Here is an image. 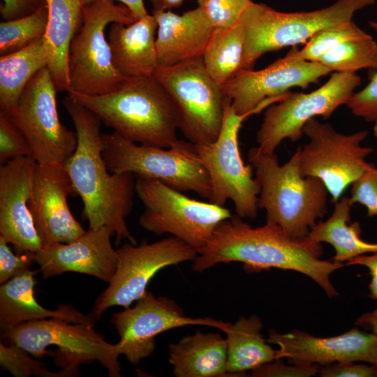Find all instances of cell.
Segmentation results:
<instances>
[{"mask_svg": "<svg viewBox=\"0 0 377 377\" xmlns=\"http://www.w3.org/2000/svg\"><path fill=\"white\" fill-rule=\"evenodd\" d=\"M323 253L322 244L309 236L290 237L269 221L253 227L236 214L217 226L198 251L192 269L202 272L219 263L239 262L250 272L270 268L293 270L313 280L329 297H336L339 294L330 276L345 263L322 260Z\"/></svg>", "mask_w": 377, "mask_h": 377, "instance_id": "1", "label": "cell"}, {"mask_svg": "<svg viewBox=\"0 0 377 377\" xmlns=\"http://www.w3.org/2000/svg\"><path fill=\"white\" fill-rule=\"evenodd\" d=\"M63 104L71 116L77 145L64 166L73 194L83 202V217L89 228L106 226L117 242L127 239L136 244L126 218L133 207L135 177L130 172H111L103 157V134L100 118L69 95Z\"/></svg>", "mask_w": 377, "mask_h": 377, "instance_id": "2", "label": "cell"}, {"mask_svg": "<svg viewBox=\"0 0 377 377\" xmlns=\"http://www.w3.org/2000/svg\"><path fill=\"white\" fill-rule=\"evenodd\" d=\"M68 94L130 141L169 148L178 140L177 108L153 76L126 77L114 91L103 95Z\"/></svg>", "mask_w": 377, "mask_h": 377, "instance_id": "3", "label": "cell"}, {"mask_svg": "<svg viewBox=\"0 0 377 377\" xmlns=\"http://www.w3.org/2000/svg\"><path fill=\"white\" fill-rule=\"evenodd\" d=\"M248 161L260 185L258 205L265 211L266 221L290 237L309 236L326 213L329 193L321 180L301 174L298 149L281 165L275 152L255 147L249 149Z\"/></svg>", "mask_w": 377, "mask_h": 377, "instance_id": "4", "label": "cell"}, {"mask_svg": "<svg viewBox=\"0 0 377 377\" xmlns=\"http://www.w3.org/2000/svg\"><path fill=\"white\" fill-rule=\"evenodd\" d=\"M375 2L337 0L313 11L283 13L251 1L239 20L244 34L242 69H253L256 61L267 52L306 43L320 30L352 20L357 11Z\"/></svg>", "mask_w": 377, "mask_h": 377, "instance_id": "5", "label": "cell"}, {"mask_svg": "<svg viewBox=\"0 0 377 377\" xmlns=\"http://www.w3.org/2000/svg\"><path fill=\"white\" fill-rule=\"evenodd\" d=\"M94 321L70 323L56 318L28 321L1 333L6 344L17 346L33 357H54L69 376L80 364L98 361L110 377H120L118 344L107 342L94 330Z\"/></svg>", "mask_w": 377, "mask_h": 377, "instance_id": "6", "label": "cell"}, {"mask_svg": "<svg viewBox=\"0 0 377 377\" xmlns=\"http://www.w3.org/2000/svg\"><path fill=\"white\" fill-rule=\"evenodd\" d=\"M103 157L111 172H130L160 181L182 192H195L209 200V176L195 145L177 140L170 147L143 145L119 133L103 134Z\"/></svg>", "mask_w": 377, "mask_h": 377, "instance_id": "7", "label": "cell"}, {"mask_svg": "<svg viewBox=\"0 0 377 377\" xmlns=\"http://www.w3.org/2000/svg\"><path fill=\"white\" fill-rule=\"evenodd\" d=\"M82 22L68 52V93L103 95L114 91L126 78L112 61L106 27L113 22L126 25L137 20L122 3L97 0L84 5Z\"/></svg>", "mask_w": 377, "mask_h": 377, "instance_id": "8", "label": "cell"}, {"mask_svg": "<svg viewBox=\"0 0 377 377\" xmlns=\"http://www.w3.org/2000/svg\"><path fill=\"white\" fill-rule=\"evenodd\" d=\"M135 193L145 207L139 219L141 227L158 235L170 234L198 253L217 226L232 216L225 206L191 198L156 179L135 177Z\"/></svg>", "mask_w": 377, "mask_h": 377, "instance_id": "9", "label": "cell"}, {"mask_svg": "<svg viewBox=\"0 0 377 377\" xmlns=\"http://www.w3.org/2000/svg\"><path fill=\"white\" fill-rule=\"evenodd\" d=\"M153 77L168 91L179 114V129L194 145L214 142L227 97L207 73L202 57L156 68Z\"/></svg>", "mask_w": 377, "mask_h": 377, "instance_id": "10", "label": "cell"}, {"mask_svg": "<svg viewBox=\"0 0 377 377\" xmlns=\"http://www.w3.org/2000/svg\"><path fill=\"white\" fill-rule=\"evenodd\" d=\"M251 112L238 114L227 98L222 126L216 140L209 144L195 145L198 156L206 169L212 186L209 202L225 206L231 200L239 217L257 216L260 185L253 177V168L245 165L240 154L239 132Z\"/></svg>", "mask_w": 377, "mask_h": 377, "instance_id": "11", "label": "cell"}, {"mask_svg": "<svg viewBox=\"0 0 377 377\" xmlns=\"http://www.w3.org/2000/svg\"><path fill=\"white\" fill-rule=\"evenodd\" d=\"M303 133L309 142L297 148L301 174L321 180L334 203L371 164L366 159L374 149L362 145L369 133L343 134L330 123L313 118L304 125Z\"/></svg>", "mask_w": 377, "mask_h": 377, "instance_id": "12", "label": "cell"}, {"mask_svg": "<svg viewBox=\"0 0 377 377\" xmlns=\"http://www.w3.org/2000/svg\"><path fill=\"white\" fill-rule=\"evenodd\" d=\"M57 92L45 66L29 80L9 115L27 138L32 157L42 165H64L77 145L76 132L68 130L60 121Z\"/></svg>", "mask_w": 377, "mask_h": 377, "instance_id": "13", "label": "cell"}, {"mask_svg": "<svg viewBox=\"0 0 377 377\" xmlns=\"http://www.w3.org/2000/svg\"><path fill=\"white\" fill-rule=\"evenodd\" d=\"M361 83L355 73L334 72L318 89L309 93H291L266 108L256 141L263 151L275 152L284 140H299L304 125L316 117L330 118L346 105Z\"/></svg>", "mask_w": 377, "mask_h": 377, "instance_id": "14", "label": "cell"}, {"mask_svg": "<svg viewBox=\"0 0 377 377\" xmlns=\"http://www.w3.org/2000/svg\"><path fill=\"white\" fill-rule=\"evenodd\" d=\"M117 263L108 286L97 297L92 313L98 319L108 309H125L147 291L151 279L161 269L183 262L194 260L198 251L174 236L140 244H125L116 250Z\"/></svg>", "mask_w": 377, "mask_h": 377, "instance_id": "15", "label": "cell"}, {"mask_svg": "<svg viewBox=\"0 0 377 377\" xmlns=\"http://www.w3.org/2000/svg\"><path fill=\"white\" fill-rule=\"evenodd\" d=\"M110 322L120 340L117 343L121 355L132 364H137L155 350V340L159 334L186 325H205L224 332L230 323L211 318H191L174 300L155 297L146 291L133 307L112 315Z\"/></svg>", "mask_w": 377, "mask_h": 377, "instance_id": "16", "label": "cell"}, {"mask_svg": "<svg viewBox=\"0 0 377 377\" xmlns=\"http://www.w3.org/2000/svg\"><path fill=\"white\" fill-rule=\"evenodd\" d=\"M331 73L320 62L285 56L260 70H240L221 85L238 114L260 112L280 101L295 87L306 88Z\"/></svg>", "mask_w": 377, "mask_h": 377, "instance_id": "17", "label": "cell"}, {"mask_svg": "<svg viewBox=\"0 0 377 377\" xmlns=\"http://www.w3.org/2000/svg\"><path fill=\"white\" fill-rule=\"evenodd\" d=\"M278 346L276 359L300 366H326L338 362L377 364V335L354 327L329 337H315L297 329L287 333L271 330L267 340Z\"/></svg>", "mask_w": 377, "mask_h": 377, "instance_id": "18", "label": "cell"}, {"mask_svg": "<svg viewBox=\"0 0 377 377\" xmlns=\"http://www.w3.org/2000/svg\"><path fill=\"white\" fill-rule=\"evenodd\" d=\"M71 194L73 185L64 165L36 164L29 208L43 246L68 243L85 232L68 207Z\"/></svg>", "mask_w": 377, "mask_h": 377, "instance_id": "19", "label": "cell"}, {"mask_svg": "<svg viewBox=\"0 0 377 377\" xmlns=\"http://www.w3.org/2000/svg\"><path fill=\"white\" fill-rule=\"evenodd\" d=\"M36 164L33 157L21 156L0 166V237L17 253H36L43 246L29 208Z\"/></svg>", "mask_w": 377, "mask_h": 377, "instance_id": "20", "label": "cell"}, {"mask_svg": "<svg viewBox=\"0 0 377 377\" xmlns=\"http://www.w3.org/2000/svg\"><path fill=\"white\" fill-rule=\"evenodd\" d=\"M111 236L106 226L89 228L72 242L43 246L34 253L35 262L45 279L74 272L109 283L117 263Z\"/></svg>", "mask_w": 377, "mask_h": 377, "instance_id": "21", "label": "cell"}, {"mask_svg": "<svg viewBox=\"0 0 377 377\" xmlns=\"http://www.w3.org/2000/svg\"><path fill=\"white\" fill-rule=\"evenodd\" d=\"M152 15L158 23L156 47L159 66L202 56L214 27L202 7L181 15L171 10H152Z\"/></svg>", "mask_w": 377, "mask_h": 377, "instance_id": "22", "label": "cell"}, {"mask_svg": "<svg viewBox=\"0 0 377 377\" xmlns=\"http://www.w3.org/2000/svg\"><path fill=\"white\" fill-rule=\"evenodd\" d=\"M158 23L155 17L147 15L126 25L110 24L107 39L112 61L124 77H151L158 66L156 47Z\"/></svg>", "mask_w": 377, "mask_h": 377, "instance_id": "23", "label": "cell"}, {"mask_svg": "<svg viewBox=\"0 0 377 377\" xmlns=\"http://www.w3.org/2000/svg\"><path fill=\"white\" fill-rule=\"evenodd\" d=\"M35 271L30 269L1 284L0 329L2 332L22 323L46 318H56L70 323L95 321L90 313L84 316L69 305H61L55 310L40 305L34 297Z\"/></svg>", "mask_w": 377, "mask_h": 377, "instance_id": "24", "label": "cell"}, {"mask_svg": "<svg viewBox=\"0 0 377 377\" xmlns=\"http://www.w3.org/2000/svg\"><path fill=\"white\" fill-rule=\"evenodd\" d=\"M48 21L44 36L47 66L58 92L70 91L68 52L84 16L80 0H45Z\"/></svg>", "mask_w": 377, "mask_h": 377, "instance_id": "25", "label": "cell"}, {"mask_svg": "<svg viewBox=\"0 0 377 377\" xmlns=\"http://www.w3.org/2000/svg\"><path fill=\"white\" fill-rule=\"evenodd\" d=\"M169 362L177 377L231 376L226 339L219 333L198 331L170 344Z\"/></svg>", "mask_w": 377, "mask_h": 377, "instance_id": "26", "label": "cell"}, {"mask_svg": "<svg viewBox=\"0 0 377 377\" xmlns=\"http://www.w3.org/2000/svg\"><path fill=\"white\" fill-rule=\"evenodd\" d=\"M331 216L323 221H318L309 236L313 240L330 244L335 251L332 260L338 263L348 260L362 255L377 253V242H368L362 239L360 224L350 223V211L353 203L350 197L342 196L334 203Z\"/></svg>", "mask_w": 377, "mask_h": 377, "instance_id": "27", "label": "cell"}, {"mask_svg": "<svg viewBox=\"0 0 377 377\" xmlns=\"http://www.w3.org/2000/svg\"><path fill=\"white\" fill-rule=\"evenodd\" d=\"M262 328L260 318L252 315L240 317L223 332L226 335L227 371L231 376H239L276 359V349L264 339Z\"/></svg>", "mask_w": 377, "mask_h": 377, "instance_id": "28", "label": "cell"}, {"mask_svg": "<svg viewBox=\"0 0 377 377\" xmlns=\"http://www.w3.org/2000/svg\"><path fill=\"white\" fill-rule=\"evenodd\" d=\"M44 36L0 57V111L10 115L32 77L47 66Z\"/></svg>", "mask_w": 377, "mask_h": 377, "instance_id": "29", "label": "cell"}, {"mask_svg": "<svg viewBox=\"0 0 377 377\" xmlns=\"http://www.w3.org/2000/svg\"><path fill=\"white\" fill-rule=\"evenodd\" d=\"M244 48V30L239 21L230 28L214 29L202 58L217 84H223L242 70Z\"/></svg>", "mask_w": 377, "mask_h": 377, "instance_id": "30", "label": "cell"}, {"mask_svg": "<svg viewBox=\"0 0 377 377\" xmlns=\"http://www.w3.org/2000/svg\"><path fill=\"white\" fill-rule=\"evenodd\" d=\"M330 71L355 73L367 68L377 70V43L369 34L346 41L325 54L318 61Z\"/></svg>", "mask_w": 377, "mask_h": 377, "instance_id": "31", "label": "cell"}, {"mask_svg": "<svg viewBox=\"0 0 377 377\" xmlns=\"http://www.w3.org/2000/svg\"><path fill=\"white\" fill-rule=\"evenodd\" d=\"M48 21L45 2L34 13L0 23V55L24 48L45 36Z\"/></svg>", "mask_w": 377, "mask_h": 377, "instance_id": "32", "label": "cell"}, {"mask_svg": "<svg viewBox=\"0 0 377 377\" xmlns=\"http://www.w3.org/2000/svg\"><path fill=\"white\" fill-rule=\"evenodd\" d=\"M367 34L350 20L320 30L305 43L303 48L298 50L293 47L286 56L294 59L318 62L325 54L339 45Z\"/></svg>", "mask_w": 377, "mask_h": 377, "instance_id": "33", "label": "cell"}, {"mask_svg": "<svg viewBox=\"0 0 377 377\" xmlns=\"http://www.w3.org/2000/svg\"><path fill=\"white\" fill-rule=\"evenodd\" d=\"M23 348L13 344L0 343V365L2 369L9 371L16 377H29L31 376L43 377L68 376L66 372L61 370L52 372L45 364Z\"/></svg>", "mask_w": 377, "mask_h": 377, "instance_id": "34", "label": "cell"}, {"mask_svg": "<svg viewBox=\"0 0 377 377\" xmlns=\"http://www.w3.org/2000/svg\"><path fill=\"white\" fill-rule=\"evenodd\" d=\"M21 156H31L30 145L10 116L0 111V163Z\"/></svg>", "mask_w": 377, "mask_h": 377, "instance_id": "35", "label": "cell"}, {"mask_svg": "<svg viewBox=\"0 0 377 377\" xmlns=\"http://www.w3.org/2000/svg\"><path fill=\"white\" fill-rule=\"evenodd\" d=\"M251 0H207L202 7L214 28L235 25Z\"/></svg>", "mask_w": 377, "mask_h": 377, "instance_id": "36", "label": "cell"}, {"mask_svg": "<svg viewBox=\"0 0 377 377\" xmlns=\"http://www.w3.org/2000/svg\"><path fill=\"white\" fill-rule=\"evenodd\" d=\"M350 198L366 208L367 216H377V168L373 164L351 184Z\"/></svg>", "mask_w": 377, "mask_h": 377, "instance_id": "37", "label": "cell"}, {"mask_svg": "<svg viewBox=\"0 0 377 377\" xmlns=\"http://www.w3.org/2000/svg\"><path fill=\"white\" fill-rule=\"evenodd\" d=\"M346 105L355 116L371 123L377 121V70L369 82L353 94Z\"/></svg>", "mask_w": 377, "mask_h": 377, "instance_id": "38", "label": "cell"}, {"mask_svg": "<svg viewBox=\"0 0 377 377\" xmlns=\"http://www.w3.org/2000/svg\"><path fill=\"white\" fill-rule=\"evenodd\" d=\"M35 262L34 253L15 254L8 243L0 237V283L2 284L30 269Z\"/></svg>", "mask_w": 377, "mask_h": 377, "instance_id": "39", "label": "cell"}, {"mask_svg": "<svg viewBox=\"0 0 377 377\" xmlns=\"http://www.w3.org/2000/svg\"><path fill=\"white\" fill-rule=\"evenodd\" d=\"M318 372V365L287 364L281 359H275L251 371L250 374L255 377H310Z\"/></svg>", "mask_w": 377, "mask_h": 377, "instance_id": "40", "label": "cell"}, {"mask_svg": "<svg viewBox=\"0 0 377 377\" xmlns=\"http://www.w3.org/2000/svg\"><path fill=\"white\" fill-rule=\"evenodd\" d=\"M318 374L323 377H377L374 364L357 362L326 365L319 370Z\"/></svg>", "mask_w": 377, "mask_h": 377, "instance_id": "41", "label": "cell"}, {"mask_svg": "<svg viewBox=\"0 0 377 377\" xmlns=\"http://www.w3.org/2000/svg\"><path fill=\"white\" fill-rule=\"evenodd\" d=\"M0 12L3 21L15 20L36 11L45 0H1Z\"/></svg>", "mask_w": 377, "mask_h": 377, "instance_id": "42", "label": "cell"}, {"mask_svg": "<svg viewBox=\"0 0 377 377\" xmlns=\"http://www.w3.org/2000/svg\"><path fill=\"white\" fill-rule=\"evenodd\" d=\"M345 265H360L368 269L371 276L369 295L377 301V253L357 256L346 262Z\"/></svg>", "mask_w": 377, "mask_h": 377, "instance_id": "43", "label": "cell"}, {"mask_svg": "<svg viewBox=\"0 0 377 377\" xmlns=\"http://www.w3.org/2000/svg\"><path fill=\"white\" fill-rule=\"evenodd\" d=\"M83 5H86L97 0H80ZM117 1L126 6L131 12L133 17L138 20L148 15L143 0H111Z\"/></svg>", "mask_w": 377, "mask_h": 377, "instance_id": "44", "label": "cell"}, {"mask_svg": "<svg viewBox=\"0 0 377 377\" xmlns=\"http://www.w3.org/2000/svg\"><path fill=\"white\" fill-rule=\"evenodd\" d=\"M358 326L368 327L377 335V307L361 315L355 321Z\"/></svg>", "mask_w": 377, "mask_h": 377, "instance_id": "45", "label": "cell"}, {"mask_svg": "<svg viewBox=\"0 0 377 377\" xmlns=\"http://www.w3.org/2000/svg\"><path fill=\"white\" fill-rule=\"evenodd\" d=\"M369 25L377 34V22L371 21L369 22Z\"/></svg>", "mask_w": 377, "mask_h": 377, "instance_id": "46", "label": "cell"}, {"mask_svg": "<svg viewBox=\"0 0 377 377\" xmlns=\"http://www.w3.org/2000/svg\"><path fill=\"white\" fill-rule=\"evenodd\" d=\"M373 132L374 136L377 138V121L374 123Z\"/></svg>", "mask_w": 377, "mask_h": 377, "instance_id": "47", "label": "cell"}, {"mask_svg": "<svg viewBox=\"0 0 377 377\" xmlns=\"http://www.w3.org/2000/svg\"><path fill=\"white\" fill-rule=\"evenodd\" d=\"M207 0H197L198 6L202 7Z\"/></svg>", "mask_w": 377, "mask_h": 377, "instance_id": "48", "label": "cell"}, {"mask_svg": "<svg viewBox=\"0 0 377 377\" xmlns=\"http://www.w3.org/2000/svg\"><path fill=\"white\" fill-rule=\"evenodd\" d=\"M375 367H376V376H377V364H374Z\"/></svg>", "mask_w": 377, "mask_h": 377, "instance_id": "49", "label": "cell"}]
</instances>
